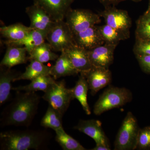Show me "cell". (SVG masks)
I'll return each instance as SVG.
<instances>
[{"mask_svg":"<svg viewBox=\"0 0 150 150\" xmlns=\"http://www.w3.org/2000/svg\"><path fill=\"white\" fill-rule=\"evenodd\" d=\"M136 149L150 150V126L140 129Z\"/></svg>","mask_w":150,"mask_h":150,"instance_id":"f1b7e54d","label":"cell"},{"mask_svg":"<svg viewBox=\"0 0 150 150\" xmlns=\"http://www.w3.org/2000/svg\"><path fill=\"white\" fill-rule=\"evenodd\" d=\"M98 27L105 43L117 46L121 40L128 39L123 33L107 24Z\"/></svg>","mask_w":150,"mask_h":150,"instance_id":"83f0119b","label":"cell"},{"mask_svg":"<svg viewBox=\"0 0 150 150\" xmlns=\"http://www.w3.org/2000/svg\"><path fill=\"white\" fill-rule=\"evenodd\" d=\"M61 53V55L56 60L55 65L51 67L50 72V75L55 80L62 77L79 74L64 51Z\"/></svg>","mask_w":150,"mask_h":150,"instance_id":"ac0fdd59","label":"cell"},{"mask_svg":"<svg viewBox=\"0 0 150 150\" xmlns=\"http://www.w3.org/2000/svg\"><path fill=\"white\" fill-rule=\"evenodd\" d=\"M30 64L26 68L25 72L20 75L15 80H29L31 81L40 76L50 75L51 67L46 66L43 63L34 60H30Z\"/></svg>","mask_w":150,"mask_h":150,"instance_id":"7402d4cb","label":"cell"},{"mask_svg":"<svg viewBox=\"0 0 150 150\" xmlns=\"http://www.w3.org/2000/svg\"><path fill=\"white\" fill-rule=\"evenodd\" d=\"M42 98L63 116L68 110L71 101L74 99L71 88H67L64 80L55 81L44 92Z\"/></svg>","mask_w":150,"mask_h":150,"instance_id":"5b68a950","label":"cell"},{"mask_svg":"<svg viewBox=\"0 0 150 150\" xmlns=\"http://www.w3.org/2000/svg\"><path fill=\"white\" fill-rule=\"evenodd\" d=\"M132 99V92L128 89L110 86L100 95L94 105V113L100 115L108 110L122 107Z\"/></svg>","mask_w":150,"mask_h":150,"instance_id":"3957f363","label":"cell"},{"mask_svg":"<svg viewBox=\"0 0 150 150\" xmlns=\"http://www.w3.org/2000/svg\"><path fill=\"white\" fill-rule=\"evenodd\" d=\"M89 89L86 79L82 74H81L79 77L75 86L71 88L74 98L77 99L80 103L83 109L88 115L91 114V111L87 101V93Z\"/></svg>","mask_w":150,"mask_h":150,"instance_id":"ffe728a7","label":"cell"},{"mask_svg":"<svg viewBox=\"0 0 150 150\" xmlns=\"http://www.w3.org/2000/svg\"><path fill=\"white\" fill-rule=\"evenodd\" d=\"M73 35L75 44L87 50H91L105 43L98 26L96 25Z\"/></svg>","mask_w":150,"mask_h":150,"instance_id":"4fadbf2b","label":"cell"},{"mask_svg":"<svg viewBox=\"0 0 150 150\" xmlns=\"http://www.w3.org/2000/svg\"><path fill=\"white\" fill-rule=\"evenodd\" d=\"M98 1L105 7H106L108 6L117 5L119 3L126 0H98Z\"/></svg>","mask_w":150,"mask_h":150,"instance_id":"1f68e13d","label":"cell"},{"mask_svg":"<svg viewBox=\"0 0 150 150\" xmlns=\"http://www.w3.org/2000/svg\"><path fill=\"white\" fill-rule=\"evenodd\" d=\"M55 79L51 75L40 76L31 81L29 84L20 86L13 88L12 90L17 91L35 92L37 91L45 92L55 81Z\"/></svg>","mask_w":150,"mask_h":150,"instance_id":"44dd1931","label":"cell"},{"mask_svg":"<svg viewBox=\"0 0 150 150\" xmlns=\"http://www.w3.org/2000/svg\"><path fill=\"white\" fill-rule=\"evenodd\" d=\"M21 74L11 68L1 66L0 71V105L1 106L10 98L12 82Z\"/></svg>","mask_w":150,"mask_h":150,"instance_id":"2e32d148","label":"cell"},{"mask_svg":"<svg viewBox=\"0 0 150 150\" xmlns=\"http://www.w3.org/2000/svg\"><path fill=\"white\" fill-rule=\"evenodd\" d=\"M33 29L21 23H16L0 28V33L3 37L11 41L22 40L28 35Z\"/></svg>","mask_w":150,"mask_h":150,"instance_id":"603a6c76","label":"cell"},{"mask_svg":"<svg viewBox=\"0 0 150 150\" xmlns=\"http://www.w3.org/2000/svg\"><path fill=\"white\" fill-rule=\"evenodd\" d=\"M91 150H110V147L107 146L103 144H96L95 147L91 149Z\"/></svg>","mask_w":150,"mask_h":150,"instance_id":"d6a6232c","label":"cell"},{"mask_svg":"<svg viewBox=\"0 0 150 150\" xmlns=\"http://www.w3.org/2000/svg\"><path fill=\"white\" fill-rule=\"evenodd\" d=\"M100 17L99 14L88 10L70 8L66 14L65 18V21L74 35L100 23Z\"/></svg>","mask_w":150,"mask_h":150,"instance_id":"52a82bcc","label":"cell"},{"mask_svg":"<svg viewBox=\"0 0 150 150\" xmlns=\"http://www.w3.org/2000/svg\"><path fill=\"white\" fill-rule=\"evenodd\" d=\"M62 117L63 115L49 105L46 113L41 119L40 125L44 128L55 131L63 127Z\"/></svg>","mask_w":150,"mask_h":150,"instance_id":"4316f807","label":"cell"},{"mask_svg":"<svg viewBox=\"0 0 150 150\" xmlns=\"http://www.w3.org/2000/svg\"><path fill=\"white\" fill-rule=\"evenodd\" d=\"M136 57L143 71L150 74V55H138Z\"/></svg>","mask_w":150,"mask_h":150,"instance_id":"4dcf8cb0","label":"cell"},{"mask_svg":"<svg viewBox=\"0 0 150 150\" xmlns=\"http://www.w3.org/2000/svg\"><path fill=\"white\" fill-rule=\"evenodd\" d=\"M81 74L86 79L92 96L110 85L112 81V74L109 69L93 67L88 71Z\"/></svg>","mask_w":150,"mask_h":150,"instance_id":"9c48e42d","label":"cell"},{"mask_svg":"<svg viewBox=\"0 0 150 150\" xmlns=\"http://www.w3.org/2000/svg\"><path fill=\"white\" fill-rule=\"evenodd\" d=\"M46 35L45 33L33 29L28 35L22 40L15 41L7 40L5 41V43L8 46H24L29 54L34 48L45 42Z\"/></svg>","mask_w":150,"mask_h":150,"instance_id":"e0dca14e","label":"cell"},{"mask_svg":"<svg viewBox=\"0 0 150 150\" xmlns=\"http://www.w3.org/2000/svg\"><path fill=\"white\" fill-rule=\"evenodd\" d=\"M45 131L38 130H11L0 134V149L39 150L44 147L49 140Z\"/></svg>","mask_w":150,"mask_h":150,"instance_id":"7a4b0ae2","label":"cell"},{"mask_svg":"<svg viewBox=\"0 0 150 150\" xmlns=\"http://www.w3.org/2000/svg\"><path fill=\"white\" fill-rule=\"evenodd\" d=\"M25 12L30 20V27L33 29L47 33L55 23L46 11L35 4L27 7Z\"/></svg>","mask_w":150,"mask_h":150,"instance_id":"8fae6325","label":"cell"},{"mask_svg":"<svg viewBox=\"0 0 150 150\" xmlns=\"http://www.w3.org/2000/svg\"><path fill=\"white\" fill-rule=\"evenodd\" d=\"M53 51L49 43L45 42L34 48L29 53L28 60H35L43 64L49 61H55L59 56Z\"/></svg>","mask_w":150,"mask_h":150,"instance_id":"cb8c5ba5","label":"cell"},{"mask_svg":"<svg viewBox=\"0 0 150 150\" xmlns=\"http://www.w3.org/2000/svg\"><path fill=\"white\" fill-rule=\"evenodd\" d=\"M140 130L137 118L132 112L129 111L123 120L116 135L114 149H136Z\"/></svg>","mask_w":150,"mask_h":150,"instance_id":"277c9868","label":"cell"},{"mask_svg":"<svg viewBox=\"0 0 150 150\" xmlns=\"http://www.w3.org/2000/svg\"><path fill=\"white\" fill-rule=\"evenodd\" d=\"M133 51L135 56L150 55V40L136 39Z\"/></svg>","mask_w":150,"mask_h":150,"instance_id":"f546056e","label":"cell"},{"mask_svg":"<svg viewBox=\"0 0 150 150\" xmlns=\"http://www.w3.org/2000/svg\"><path fill=\"white\" fill-rule=\"evenodd\" d=\"M64 51L79 73L84 74L92 68L88 50L75 44Z\"/></svg>","mask_w":150,"mask_h":150,"instance_id":"9a60e30c","label":"cell"},{"mask_svg":"<svg viewBox=\"0 0 150 150\" xmlns=\"http://www.w3.org/2000/svg\"><path fill=\"white\" fill-rule=\"evenodd\" d=\"M27 52L25 47L8 46L0 65L11 68L16 65L26 63L28 60V57H26Z\"/></svg>","mask_w":150,"mask_h":150,"instance_id":"d6986e66","label":"cell"},{"mask_svg":"<svg viewBox=\"0 0 150 150\" xmlns=\"http://www.w3.org/2000/svg\"><path fill=\"white\" fill-rule=\"evenodd\" d=\"M46 40L56 52H62L75 44L74 35L64 20L55 21L46 33Z\"/></svg>","mask_w":150,"mask_h":150,"instance_id":"8992f818","label":"cell"},{"mask_svg":"<svg viewBox=\"0 0 150 150\" xmlns=\"http://www.w3.org/2000/svg\"><path fill=\"white\" fill-rule=\"evenodd\" d=\"M40 100V97L35 92L17 91L12 101L1 113V126H30L37 113Z\"/></svg>","mask_w":150,"mask_h":150,"instance_id":"6da1fadb","label":"cell"},{"mask_svg":"<svg viewBox=\"0 0 150 150\" xmlns=\"http://www.w3.org/2000/svg\"><path fill=\"white\" fill-rule=\"evenodd\" d=\"M74 129L93 139L96 144H103L110 147L109 140L103 129L102 123L99 120H80Z\"/></svg>","mask_w":150,"mask_h":150,"instance_id":"30bf717a","label":"cell"},{"mask_svg":"<svg viewBox=\"0 0 150 150\" xmlns=\"http://www.w3.org/2000/svg\"><path fill=\"white\" fill-rule=\"evenodd\" d=\"M136 39L150 40V4L146 11L137 20Z\"/></svg>","mask_w":150,"mask_h":150,"instance_id":"484cf974","label":"cell"},{"mask_svg":"<svg viewBox=\"0 0 150 150\" xmlns=\"http://www.w3.org/2000/svg\"><path fill=\"white\" fill-rule=\"evenodd\" d=\"M55 140L64 150H86L80 143L67 134L63 127L55 130Z\"/></svg>","mask_w":150,"mask_h":150,"instance_id":"d4e9b609","label":"cell"},{"mask_svg":"<svg viewBox=\"0 0 150 150\" xmlns=\"http://www.w3.org/2000/svg\"><path fill=\"white\" fill-rule=\"evenodd\" d=\"M98 14L104 19L105 24L130 38L132 21L128 12L116 8L115 6L105 7L104 10Z\"/></svg>","mask_w":150,"mask_h":150,"instance_id":"ba28073f","label":"cell"},{"mask_svg":"<svg viewBox=\"0 0 150 150\" xmlns=\"http://www.w3.org/2000/svg\"><path fill=\"white\" fill-rule=\"evenodd\" d=\"M73 0H35L34 4L46 11L55 21L64 20Z\"/></svg>","mask_w":150,"mask_h":150,"instance_id":"5bb4252c","label":"cell"},{"mask_svg":"<svg viewBox=\"0 0 150 150\" xmlns=\"http://www.w3.org/2000/svg\"><path fill=\"white\" fill-rule=\"evenodd\" d=\"M131 1H133L135 2H139L141 1L142 0H131Z\"/></svg>","mask_w":150,"mask_h":150,"instance_id":"836d02e7","label":"cell"},{"mask_svg":"<svg viewBox=\"0 0 150 150\" xmlns=\"http://www.w3.org/2000/svg\"><path fill=\"white\" fill-rule=\"evenodd\" d=\"M116 45L104 43L91 50H88L89 58L93 67L109 69L114 60Z\"/></svg>","mask_w":150,"mask_h":150,"instance_id":"7c38bea8","label":"cell"}]
</instances>
